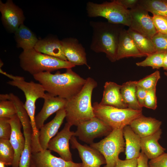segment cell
<instances>
[{
    "instance_id": "cell-1",
    "label": "cell",
    "mask_w": 167,
    "mask_h": 167,
    "mask_svg": "<svg viewBox=\"0 0 167 167\" xmlns=\"http://www.w3.org/2000/svg\"><path fill=\"white\" fill-rule=\"evenodd\" d=\"M33 76L48 93L66 100L79 92L86 81V79L81 77L71 68L66 69L64 73L52 74L45 72Z\"/></svg>"
},
{
    "instance_id": "cell-2",
    "label": "cell",
    "mask_w": 167,
    "mask_h": 167,
    "mask_svg": "<svg viewBox=\"0 0 167 167\" xmlns=\"http://www.w3.org/2000/svg\"><path fill=\"white\" fill-rule=\"evenodd\" d=\"M89 24L92 31L90 49L104 53L111 62L116 61L119 36L124 26L103 21H90Z\"/></svg>"
},
{
    "instance_id": "cell-3",
    "label": "cell",
    "mask_w": 167,
    "mask_h": 167,
    "mask_svg": "<svg viewBox=\"0 0 167 167\" xmlns=\"http://www.w3.org/2000/svg\"><path fill=\"white\" fill-rule=\"evenodd\" d=\"M97 86L96 81L88 77L80 91L66 100L64 109L67 122L72 126H77L95 117L91 103V97L93 90Z\"/></svg>"
},
{
    "instance_id": "cell-4",
    "label": "cell",
    "mask_w": 167,
    "mask_h": 167,
    "mask_svg": "<svg viewBox=\"0 0 167 167\" xmlns=\"http://www.w3.org/2000/svg\"><path fill=\"white\" fill-rule=\"evenodd\" d=\"M19 58L22 69L33 76L43 72H51L62 69L72 68L75 66L68 61L42 54L34 48L23 51Z\"/></svg>"
},
{
    "instance_id": "cell-5",
    "label": "cell",
    "mask_w": 167,
    "mask_h": 167,
    "mask_svg": "<svg viewBox=\"0 0 167 167\" xmlns=\"http://www.w3.org/2000/svg\"><path fill=\"white\" fill-rule=\"evenodd\" d=\"M86 10L89 17H102L113 24L128 27L130 25V10L125 8L117 0L101 3L88 2Z\"/></svg>"
},
{
    "instance_id": "cell-6",
    "label": "cell",
    "mask_w": 167,
    "mask_h": 167,
    "mask_svg": "<svg viewBox=\"0 0 167 167\" xmlns=\"http://www.w3.org/2000/svg\"><path fill=\"white\" fill-rule=\"evenodd\" d=\"M92 106L95 117L102 120L113 129H123L142 115V110L129 108H118L101 105L97 102H94Z\"/></svg>"
},
{
    "instance_id": "cell-7",
    "label": "cell",
    "mask_w": 167,
    "mask_h": 167,
    "mask_svg": "<svg viewBox=\"0 0 167 167\" xmlns=\"http://www.w3.org/2000/svg\"><path fill=\"white\" fill-rule=\"evenodd\" d=\"M7 84L16 87L23 92L26 99L24 106L30 119L33 131V139L38 140L39 131L37 129L35 124V104L38 99H44L45 97L46 93L44 88L39 83L32 81L28 82L24 79L9 81Z\"/></svg>"
},
{
    "instance_id": "cell-8",
    "label": "cell",
    "mask_w": 167,
    "mask_h": 167,
    "mask_svg": "<svg viewBox=\"0 0 167 167\" xmlns=\"http://www.w3.org/2000/svg\"><path fill=\"white\" fill-rule=\"evenodd\" d=\"M90 146L97 150L104 157L106 164L103 167H114L119 159V154L125 150L123 129H113L104 139L93 142Z\"/></svg>"
},
{
    "instance_id": "cell-9",
    "label": "cell",
    "mask_w": 167,
    "mask_h": 167,
    "mask_svg": "<svg viewBox=\"0 0 167 167\" xmlns=\"http://www.w3.org/2000/svg\"><path fill=\"white\" fill-rule=\"evenodd\" d=\"M10 100L13 102L15 107L17 114L23 127L25 140L24 148L20 157L19 167H31L33 131L30 119L24 104L17 96L11 94Z\"/></svg>"
},
{
    "instance_id": "cell-10",
    "label": "cell",
    "mask_w": 167,
    "mask_h": 167,
    "mask_svg": "<svg viewBox=\"0 0 167 167\" xmlns=\"http://www.w3.org/2000/svg\"><path fill=\"white\" fill-rule=\"evenodd\" d=\"M113 130L102 120L95 117L78 125L74 136L90 144L96 138L106 136Z\"/></svg>"
},
{
    "instance_id": "cell-11",
    "label": "cell",
    "mask_w": 167,
    "mask_h": 167,
    "mask_svg": "<svg viewBox=\"0 0 167 167\" xmlns=\"http://www.w3.org/2000/svg\"><path fill=\"white\" fill-rule=\"evenodd\" d=\"M130 21L129 28L151 39L157 33L152 20L148 12L139 5L129 9Z\"/></svg>"
},
{
    "instance_id": "cell-12",
    "label": "cell",
    "mask_w": 167,
    "mask_h": 167,
    "mask_svg": "<svg viewBox=\"0 0 167 167\" xmlns=\"http://www.w3.org/2000/svg\"><path fill=\"white\" fill-rule=\"evenodd\" d=\"M0 11L2 22L9 31L15 33L23 24L25 17L22 9L11 0L4 3L0 1Z\"/></svg>"
},
{
    "instance_id": "cell-13",
    "label": "cell",
    "mask_w": 167,
    "mask_h": 167,
    "mask_svg": "<svg viewBox=\"0 0 167 167\" xmlns=\"http://www.w3.org/2000/svg\"><path fill=\"white\" fill-rule=\"evenodd\" d=\"M71 126L66 122L62 129L50 140L47 147L49 150L56 152L61 158L67 161H73L69 142L75 132L71 131Z\"/></svg>"
},
{
    "instance_id": "cell-14",
    "label": "cell",
    "mask_w": 167,
    "mask_h": 167,
    "mask_svg": "<svg viewBox=\"0 0 167 167\" xmlns=\"http://www.w3.org/2000/svg\"><path fill=\"white\" fill-rule=\"evenodd\" d=\"M71 148L78 150L82 161L81 167H101L106 164L104 156L96 149L86 144H80L74 136L70 140Z\"/></svg>"
},
{
    "instance_id": "cell-15",
    "label": "cell",
    "mask_w": 167,
    "mask_h": 167,
    "mask_svg": "<svg viewBox=\"0 0 167 167\" xmlns=\"http://www.w3.org/2000/svg\"><path fill=\"white\" fill-rule=\"evenodd\" d=\"M64 54L68 61L75 66L86 65L87 62L84 48L76 38L69 37L61 41Z\"/></svg>"
},
{
    "instance_id": "cell-16",
    "label": "cell",
    "mask_w": 167,
    "mask_h": 167,
    "mask_svg": "<svg viewBox=\"0 0 167 167\" xmlns=\"http://www.w3.org/2000/svg\"><path fill=\"white\" fill-rule=\"evenodd\" d=\"M43 107L40 112L35 116L36 127L39 131L44 125L45 120L52 114L64 108L66 100L46 93L44 99Z\"/></svg>"
},
{
    "instance_id": "cell-17",
    "label": "cell",
    "mask_w": 167,
    "mask_h": 167,
    "mask_svg": "<svg viewBox=\"0 0 167 167\" xmlns=\"http://www.w3.org/2000/svg\"><path fill=\"white\" fill-rule=\"evenodd\" d=\"M32 162L36 167H81L82 163L67 161L55 156L46 149L32 153Z\"/></svg>"
},
{
    "instance_id": "cell-18",
    "label": "cell",
    "mask_w": 167,
    "mask_h": 167,
    "mask_svg": "<svg viewBox=\"0 0 167 167\" xmlns=\"http://www.w3.org/2000/svg\"><path fill=\"white\" fill-rule=\"evenodd\" d=\"M66 115L64 108L60 109L56 113L52 120L44 124L39 130V141L42 150L47 149L49 141L57 133Z\"/></svg>"
},
{
    "instance_id": "cell-19",
    "label": "cell",
    "mask_w": 167,
    "mask_h": 167,
    "mask_svg": "<svg viewBox=\"0 0 167 167\" xmlns=\"http://www.w3.org/2000/svg\"><path fill=\"white\" fill-rule=\"evenodd\" d=\"M9 121L12 129L9 140L15 152V157L11 166L19 167L20 157L25 144V139L21 130L22 125L17 114L10 118Z\"/></svg>"
},
{
    "instance_id": "cell-20",
    "label": "cell",
    "mask_w": 167,
    "mask_h": 167,
    "mask_svg": "<svg viewBox=\"0 0 167 167\" xmlns=\"http://www.w3.org/2000/svg\"><path fill=\"white\" fill-rule=\"evenodd\" d=\"M144 56L138 49L127 30L124 28L119 36L117 61L126 58H140Z\"/></svg>"
},
{
    "instance_id": "cell-21",
    "label": "cell",
    "mask_w": 167,
    "mask_h": 167,
    "mask_svg": "<svg viewBox=\"0 0 167 167\" xmlns=\"http://www.w3.org/2000/svg\"><path fill=\"white\" fill-rule=\"evenodd\" d=\"M162 122L155 118L143 114L134 120L129 126L141 138L151 135L161 129Z\"/></svg>"
},
{
    "instance_id": "cell-22",
    "label": "cell",
    "mask_w": 167,
    "mask_h": 167,
    "mask_svg": "<svg viewBox=\"0 0 167 167\" xmlns=\"http://www.w3.org/2000/svg\"><path fill=\"white\" fill-rule=\"evenodd\" d=\"M121 88V85L114 82H105L102 99L99 104L118 108H128L123 101L120 92Z\"/></svg>"
},
{
    "instance_id": "cell-23",
    "label": "cell",
    "mask_w": 167,
    "mask_h": 167,
    "mask_svg": "<svg viewBox=\"0 0 167 167\" xmlns=\"http://www.w3.org/2000/svg\"><path fill=\"white\" fill-rule=\"evenodd\" d=\"M34 49L42 54L67 61L63 52L61 41L55 37L38 40Z\"/></svg>"
},
{
    "instance_id": "cell-24",
    "label": "cell",
    "mask_w": 167,
    "mask_h": 167,
    "mask_svg": "<svg viewBox=\"0 0 167 167\" xmlns=\"http://www.w3.org/2000/svg\"><path fill=\"white\" fill-rule=\"evenodd\" d=\"M162 130L160 129L154 134L141 138V149L148 159L155 158L164 152L166 149L158 143Z\"/></svg>"
},
{
    "instance_id": "cell-25",
    "label": "cell",
    "mask_w": 167,
    "mask_h": 167,
    "mask_svg": "<svg viewBox=\"0 0 167 167\" xmlns=\"http://www.w3.org/2000/svg\"><path fill=\"white\" fill-rule=\"evenodd\" d=\"M123 133L125 143L126 159H137L140 153L141 138L129 125L123 128Z\"/></svg>"
},
{
    "instance_id": "cell-26",
    "label": "cell",
    "mask_w": 167,
    "mask_h": 167,
    "mask_svg": "<svg viewBox=\"0 0 167 167\" xmlns=\"http://www.w3.org/2000/svg\"><path fill=\"white\" fill-rule=\"evenodd\" d=\"M17 46L23 51L33 49L38 40L34 33L24 24L14 33Z\"/></svg>"
},
{
    "instance_id": "cell-27",
    "label": "cell",
    "mask_w": 167,
    "mask_h": 167,
    "mask_svg": "<svg viewBox=\"0 0 167 167\" xmlns=\"http://www.w3.org/2000/svg\"><path fill=\"white\" fill-rule=\"evenodd\" d=\"M137 81H129L121 85L120 92L124 103L128 108L142 110L136 96Z\"/></svg>"
},
{
    "instance_id": "cell-28",
    "label": "cell",
    "mask_w": 167,
    "mask_h": 167,
    "mask_svg": "<svg viewBox=\"0 0 167 167\" xmlns=\"http://www.w3.org/2000/svg\"><path fill=\"white\" fill-rule=\"evenodd\" d=\"M127 31L138 50L145 56L156 52L151 39L129 28Z\"/></svg>"
},
{
    "instance_id": "cell-29",
    "label": "cell",
    "mask_w": 167,
    "mask_h": 167,
    "mask_svg": "<svg viewBox=\"0 0 167 167\" xmlns=\"http://www.w3.org/2000/svg\"><path fill=\"white\" fill-rule=\"evenodd\" d=\"M139 5L153 15L167 18V0H139Z\"/></svg>"
},
{
    "instance_id": "cell-30",
    "label": "cell",
    "mask_w": 167,
    "mask_h": 167,
    "mask_svg": "<svg viewBox=\"0 0 167 167\" xmlns=\"http://www.w3.org/2000/svg\"><path fill=\"white\" fill-rule=\"evenodd\" d=\"M15 152L9 140L0 139V161L6 166H12Z\"/></svg>"
},
{
    "instance_id": "cell-31",
    "label": "cell",
    "mask_w": 167,
    "mask_h": 167,
    "mask_svg": "<svg viewBox=\"0 0 167 167\" xmlns=\"http://www.w3.org/2000/svg\"><path fill=\"white\" fill-rule=\"evenodd\" d=\"M166 52H156L147 56L143 61L136 63L139 66L151 67L153 69L162 67L163 58Z\"/></svg>"
},
{
    "instance_id": "cell-32",
    "label": "cell",
    "mask_w": 167,
    "mask_h": 167,
    "mask_svg": "<svg viewBox=\"0 0 167 167\" xmlns=\"http://www.w3.org/2000/svg\"><path fill=\"white\" fill-rule=\"evenodd\" d=\"M161 78L160 72L156 71L146 77L137 81V86H140L147 90L156 88L158 81Z\"/></svg>"
},
{
    "instance_id": "cell-33",
    "label": "cell",
    "mask_w": 167,
    "mask_h": 167,
    "mask_svg": "<svg viewBox=\"0 0 167 167\" xmlns=\"http://www.w3.org/2000/svg\"><path fill=\"white\" fill-rule=\"evenodd\" d=\"M17 114L15 107L10 100H2L0 101V118H10Z\"/></svg>"
},
{
    "instance_id": "cell-34",
    "label": "cell",
    "mask_w": 167,
    "mask_h": 167,
    "mask_svg": "<svg viewBox=\"0 0 167 167\" xmlns=\"http://www.w3.org/2000/svg\"><path fill=\"white\" fill-rule=\"evenodd\" d=\"M151 40L156 52H167V35L157 32Z\"/></svg>"
},
{
    "instance_id": "cell-35",
    "label": "cell",
    "mask_w": 167,
    "mask_h": 167,
    "mask_svg": "<svg viewBox=\"0 0 167 167\" xmlns=\"http://www.w3.org/2000/svg\"><path fill=\"white\" fill-rule=\"evenodd\" d=\"M9 119L0 118V139H10L12 129Z\"/></svg>"
},
{
    "instance_id": "cell-36",
    "label": "cell",
    "mask_w": 167,
    "mask_h": 167,
    "mask_svg": "<svg viewBox=\"0 0 167 167\" xmlns=\"http://www.w3.org/2000/svg\"><path fill=\"white\" fill-rule=\"evenodd\" d=\"M156 88L148 90L144 100L143 107L155 110L157 107Z\"/></svg>"
},
{
    "instance_id": "cell-37",
    "label": "cell",
    "mask_w": 167,
    "mask_h": 167,
    "mask_svg": "<svg viewBox=\"0 0 167 167\" xmlns=\"http://www.w3.org/2000/svg\"><path fill=\"white\" fill-rule=\"evenodd\" d=\"M152 18L157 32L167 35V18L156 15Z\"/></svg>"
},
{
    "instance_id": "cell-38",
    "label": "cell",
    "mask_w": 167,
    "mask_h": 167,
    "mask_svg": "<svg viewBox=\"0 0 167 167\" xmlns=\"http://www.w3.org/2000/svg\"><path fill=\"white\" fill-rule=\"evenodd\" d=\"M150 167H167V153H163L158 156L150 159L148 162Z\"/></svg>"
},
{
    "instance_id": "cell-39",
    "label": "cell",
    "mask_w": 167,
    "mask_h": 167,
    "mask_svg": "<svg viewBox=\"0 0 167 167\" xmlns=\"http://www.w3.org/2000/svg\"><path fill=\"white\" fill-rule=\"evenodd\" d=\"M137 159L122 160L119 159L114 167H137Z\"/></svg>"
},
{
    "instance_id": "cell-40",
    "label": "cell",
    "mask_w": 167,
    "mask_h": 167,
    "mask_svg": "<svg viewBox=\"0 0 167 167\" xmlns=\"http://www.w3.org/2000/svg\"><path fill=\"white\" fill-rule=\"evenodd\" d=\"M148 90L138 86H137L136 96L138 101L142 107H143L145 98Z\"/></svg>"
},
{
    "instance_id": "cell-41",
    "label": "cell",
    "mask_w": 167,
    "mask_h": 167,
    "mask_svg": "<svg viewBox=\"0 0 167 167\" xmlns=\"http://www.w3.org/2000/svg\"><path fill=\"white\" fill-rule=\"evenodd\" d=\"M118 2L125 8L133 9L139 5V0H117Z\"/></svg>"
},
{
    "instance_id": "cell-42",
    "label": "cell",
    "mask_w": 167,
    "mask_h": 167,
    "mask_svg": "<svg viewBox=\"0 0 167 167\" xmlns=\"http://www.w3.org/2000/svg\"><path fill=\"white\" fill-rule=\"evenodd\" d=\"M137 159V167H150L148 165V159L142 152H140Z\"/></svg>"
},
{
    "instance_id": "cell-43",
    "label": "cell",
    "mask_w": 167,
    "mask_h": 167,
    "mask_svg": "<svg viewBox=\"0 0 167 167\" xmlns=\"http://www.w3.org/2000/svg\"><path fill=\"white\" fill-rule=\"evenodd\" d=\"M162 68L167 71V52L165 53L164 57Z\"/></svg>"
},
{
    "instance_id": "cell-44",
    "label": "cell",
    "mask_w": 167,
    "mask_h": 167,
    "mask_svg": "<svg viewBox=\"0 0 167 167\" xmlns=\"http://www.w3.org/2000/svg\"><path fill=\"white\" fill-rule=\"evenodd\" d=\"M6 165L3 162L0 161V167H5Z\"/></svg>"
},
{
    "instance_id": "cell-45",
    "label": "cell",
    "mask_w": 167,
    "mask_h": 167,
    "mask_svg": "<svg viewBox=\"0 0 167 167\" xmlns=\"http://www.w3.org/2000/svg\"><path fill=\"white\" fill-rule=\"evenodd\" d=\"M31 167H36L32 162V165H31Z\"/></svg>"
},
{
    "instance_id": "cell-46",
    "label": "cell",
    "mask_w": 167,
    "mask_h": 167,
    "mask_svg": "<svg viewBox=\"0 0 167 167\" xmlns=\"http://www.w3.org/2000/svg\"><path fill=\"white\" fill-rule=\"evenodd\" d=\"M164 74L167 77V71L165 72Z\"/></svg>"
}]
</instances>
